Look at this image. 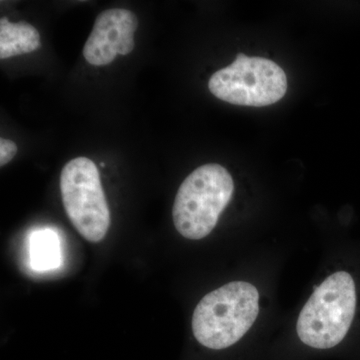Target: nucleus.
Instances as JSON below:
<instances>
[{
	"instance_id": "1",
	"label": "nucleus",
	"mask_w": 360,
	"mask_h": 360,
	"mask_svg": "<svg viewBox=\"0 0 360 360\" xmlns=\"http://www.w3.org/2000/svg\"><path fill=\"white\" fill-rule=\"evenodd\" d=\"M259 293L255 285L234 281L206 295L193 316L194 338L210 349H224L240 340L257 319Z\"/></svg>"
},
{
	"instance_id": "7",
	"label": "nucleus",
	"mask_w": 360,
	"mask_h": 360,
	"mask_svg": "<svg viewBox=\"0 0 360 360\" xmlns=\"http://www.w3.org/2000/svg\"><path fill=\"white\" fill-rule=\"evenodd\" d=\"M40 47V34L34 26L20 21L0 20V58L6 59L30 53Z\"/></svg>"
},
{
	"instance_id": "3",
	"label": "nucleus",
	"mask_w": 360,
	"mask_h": 360,
	"mask_svg": "<svg viewBox=\"0 0 360 360\" xmlns=\"http://www.w3.org/2000/svg\"><path fill=\"white\" fill-rule=\"evenodd\" d=\"M356 309L354 278L338 271L315 290L298 317L296 330L300 340L317 349H328L347 335Z\"/></svg>"
},
{
	"instance_id": "2",
	"label": "nucleus",
	"mask_w": 360,
	"mask_h": 360,
	"mask_svg": "<svg viewBox=\"0 0 360 360\" xmlns=\"http://www.w3.org/2000/svg\"><path fill=\"white\" fill-rule=\"evenodd\" d=\"M233 191V179L221 165L198 167L177 191L172 210L175 229L193 240L206 238L217 226Z\"/></svg>"
},
{
	"instance_id": "6",
	"label": "nucleus",
	"mask_w": 360,
	"mask_h": 360,
	"mask_svg": "<svg viewBox=\"0 0 360 360\" xmlns=\"http://www.w3.org/2000/svg\"><path fill=\"white\" fill-rule=\"evenodd\" d=\"M137 26L136 15L127 9H108L99 13L84 47L87 63L108 65L117 54H129L134 49V35Z\"/></svg>"
},
{
	"instance_id": "4",
	"label": "nucleus",
	"mask_w": 360,
	"mask_h": 360,
	"mask_svg": "<svg viewBox=\"0 0 360 360\" xmlns=\"http://www.w3.org/2000/svg\"><path fill=\"white\" fill-rule=\"evenodd\" d=\"M60 193L66 214L82 238L101 243L110 226V212L96 163L73 158L60 174Z\"/></svg>"
},
{
	"instance_id": "5",
	"label": "nucleus",
	"mask_w": 360,
	"mask_h": 360,
	"mask_svg": "<svg viewBox=\"0 0 360 360\" xmlns=\"http://www.w3.org/2000/svg\"><path fill=\"white\" fill-rule=\"evenodd\" d=\"M208 87L213 96L225 103L262 108L285 96L288 78L274 61L239 53L231 65L210 77Z\"/></svg>"
},
{
	"instance_id": "8",
	"label": "nucleus",
	"mask_w": 360,
	"mask_h": 360,
	"mask_svg": "<svg viewBox=\"0 0 360 360\" xmlns=\"http://www.w3.org/2000/svg\"><path fill=\"white\" fill-rule=\"evenodd\" d=\"M60 239L51 229L33 232L30 238V265L37 271L58 269L63 264Z\"/></svg>"
},
{
	"instance_id": "9",
	"label": "nucleus",
	"mask_w": 360,
	"mask_h": 360,
	"mask_svg": "<svg viewBox=\"0 0 360 360\" xmlns=\"http://www.w3.org/2000/svg\"><path fill=\"white\" fill-rule=\"evenodd\" d=\"M18 153V146L15 142L9 139H0V167H4L9 161L13 160Z\"/></svg>"
}]
</instances>
